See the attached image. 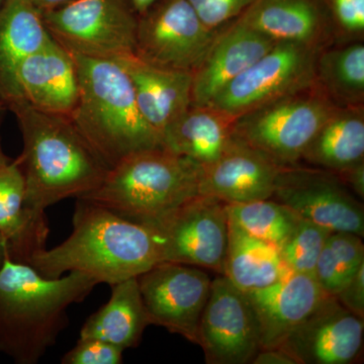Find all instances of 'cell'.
<instances>
[{
	"label": "cell",
	"instance_id": "obj_1",
	"mask_svg": "<svg viewBox=\"0 0 364 364\" xmlns=\"http://www.w3.org/2000/svg\"><path fill=\"white\" fill-rule=\"evenodd\" d=\"M73 229L65 241L44 248L28 264L48 279L77 272L109 286L138 277L162 262L156 235L151 228L85 200L76 198Z\"/></svg>",
	"mask_w": 364,
	"mask_h": 364
},
{
	"label": "cell",
	"instance_id": "obj_2",
	"mask_svg": "<svg viewBox=\"0 0 364 364\" xmlns=\"http://www.w3.org/2000/svg\"><path fill=\"white\" fill-rule=\"evenodd\" d=\"M7 109L23 136V152L16 161L25 181L26 207L46 215L55 203L81 198L102 183L109 166L70 117L41 111L23 100Z\"/></svg>",
	"mask_w": 364,
	"mask_h": 364
},
{
	"label": "cell",
	"instance_id": "obj_3",
	"mask_svg": "<svg viewBox=\"0 0 364 364\" xmlns=\"http://www.w3.org/2000/svg\"><path fill=\"white\" fill-rule=\"evenodd\" d=\"M97 284L77 272L48 279L6 257L0 267V353L18 364L39 363L68 326L69 306L85 301Z\"/></svg>",
	"mask_w": 364,
	"mask_h": 364
},
{
	"label": "cell",
	"instance_id": "obj_4",
	"mask_svg": "<svg viewBox=\"0 0 364 364\" xmlns=\"http://www.w3.org/2000/svg\"><path fill=\"white\" fill-rule=\"evenodd\" d=\"M70 54L79 83L78 102L70 119L109 168L132 153L163 147L139 111L124 66L114 60Z\"/></svg>",
	"mask_w": 364,
	"mask_h": 364
},
{
	"label": "cell",
	"instance_id": "obj_5",
	"mask_svg": "<svg viewBox=\"0 0 364 364\" xmlns=\"http://www.w3.org/2000/svg\"><path fill=\"white\" fill-rule=\"evenodd\" d=\"M202 171L198 163L164 147L138 151L119 160L97 188L78 198L151 228L200 195Z\"/></svg>",
	"mask_w": 364,
	"mask_h": 364
},
{
	"label": "cell",
	"instance_id": "obj_6",
	"mask_svg": "<svg viewBox=\"0 0 364 364\" xmlns=\"http://www.w3.org/2000/svg\"><path fill=\"white\" fill-rule=\"evenodd\" d=\"M337 105L316 82L237 119L234 136L282 167L299 164Z\"/></svg>",
	"mask_w": 364,
	"mask_h": 364
},
{
	"label": "cell",
	"instance_id": "obj_7",
	"mask_svg": "<svg viewBox=\"0 0 364 364\" xmlns=\"http://www.w3.org/2000/svg\"><path fill=\"white\" fill-rule=\"evenodd\" d=\"M67 51L95 59L136 55L138 18L124 0H71L41 14Z\"/></svg>",
	"mask_w": 364,
	"mask_h": 364
},
{
	"label": "cell",
	"instance_id": "obj_8",
	"mask_svg": "<svg viewBox=\"0 0 364 364\" xmlns=\"http://www.w3.org/2000/svg\"><path fill=\"white\" fill-rule=\"evenodd\" d=\"M318 52L296 43H275L208 105L239 117L306 90L317 82L316 62Z\"/></svg>",
	"mask_w": 364,
	"mask_h": 364
},
{
	"label": "cell",
	"instance_id": "obj_9",
	"mask_svg": "<svg viewBox=\"0 0 364 364\" xmlns=\"http://www.w3.org/2000/svg\"><path fill=\"white\" fill-rule=\"evenodd\" d=\"M161 259L223 275L229 233L227 203L198 195L151 227Z\"/></svg>",
	"mask_w": 364,
	"mask_h": 364
},
{
	"label": "cell",
	"instance_id": "obj_10",
	"mask_svg": "<svg viewBox=\"0 0 364 364\" xmlns=\"http://www.w3.org/2000/svg\"><path fill=\"white\" fill-rule=\"evenodd\" d=\"M218 31L205 26L188 0H160L138 18L136 55L152 65L193 73Z\"/></svg>",
	"mask_w": 364,
	"mask_h": 364
},
{
	"label": "cell",
	"instance_id": "obj_11",
	"mask_svg": "<svg viewBox=\"0 0 364 364\" xmlns=\"http://www.w3.org/2000/svg\"><path fill=\"white\" fill-rule=\"evenodd\" d=\"M272 198L329 231L364 237L363 203L335 172L299 164L282 167Z\"/></svg>",
	"mask_w": 364,
	"mask_h": 364
},
{
	"label": "cell",
	"instance_id": "obj_12",
	"mask_svg": "<svg viewBox=\"0 0 364 364\" xmlns=\"http://www.w3.org/2000/svg\"><path fill=\"white\" fill-rule=\"evenodd\" d=\"M196 345L208 364L252 363L260 350V326L250 299L224 275L212 280Z\"/></svg>",
	"mask_w": 364,
	"mask_h": 364
},
{
	"label": "cell",
	"instance_id": "obj_13",
	"mask_svg": "<svg viewBox=\"0 0 364 364\" xmlns=\"http://www.w3.org/2000/svg\"><path fill=\"white\" fill-rule=\"evenodd\" d=\"M212 279L203 268L163 261L136 277L152 325L196 344Z\"/></svg>",
	"mask_w": 364,
	"mask_h": 364
},
{
	"label": "cell",
	"instance_id": "obj_14",
	"mask_svg": "<svg viewBox=\"0 0 364 364\" xmlns=\"http://www.w3.org/2000/svg\"><path fill=\"white\" fill-rule=\"evenodd\" d=\"M364 318L327 296L279 347L299 364H351L363 348Z\"/></svg>",
	"mask_w": 364,
	"mask_h": 364
},
{
	"label": "cell",
	"instance_id": "obj_15",
	"mask_svg": "<svg viewBox=\"0 0 364 364\" xmlns=\"http://www.w3.org/2000/svg\"><path fill=\"white\" fill-rule=\"evenodd\" d=\"M202 167L200 195L226 203L272 198L282 168L235 136L221 156Z\"/></svg>",
	"mask_w": 364,
	"mask_h": 364
},
{
	"label": "cell",
	"instance_id": "obj_16",
	"mask_svg": "<svg viewBox=\"0 0 364 364\" xmlns=\"http://www.w3.org/2000/svg\"><path fill=\"white\" fill-rule=\"evenodd\" d=\"M235 21L277 43H296L318 51L337 44L331 18L318 0H254Z\"/></svg>",
	"mask_w": 364,
	"mask_h": 364
},
{
	"label": "cell",
	"instance_id": "obj_17",
	"mask_svg": "<svg viewBox=\"0 0 364 364\" xmlns=\"http://www.w3.org/2000/svg\"><path fill=\"white\" fill-rule=\"evenodd\" d=\"M274 41L234 21L220 28L193 72L191 105L210 104L220 91L274 46Z\"/></svg>",
	"mask_w": 364,
	"mask_h": 364
},
{
	"label": "cell",
	"instance_id": "obj_18",
	"mask_svg": "<svg viewBox=\"0 0 364 364\" xmlns=\"http://www.w3.org/2000/svg\"><path fill=\"white\" fill-rule=\"evenodd\" d=\"M246 294L259 322L260 349L279 346L328 296L313 275L294 272Z\"/></svg>",
	"mask_w": 364,
	"mask_h": 364
},
{
	"label": "cell",
	"instance_id": "obj_19",
	"mask_svg": "<svg viewBox=\"0 0 364 364\" xmlns=\"http://www.w3.org/2000/svg\"><path fill=\"white\" fill-rule=\"evenodd\" d=\"M18 82L23 100L41 111L71 117L77 105L79 83L73 57L53 38L23 60Z\"/></svg>",
	"mask_w": 364,
	"mask_h": 364
},
{
	"label": "cell",
	"instance_id": "obj_20",
	"mask_svg": "<svg viewBox=\"0 0 364 364\" xmlns=\"http://www.w3.org/2000/svg\"><path fill=\"white\" fill-rule=\"evenodd\" d=\"M130 76L139 111L161 139L191 105L193 73L147 63L136 55L117 60Z\"/></svg>",
	"mask_w": 364,
	"mask_h": 364
},
{
	"label": "cell",
	"instance_id": "obj_21",
	"mask_svg": "<svg viewBox=\"0 0 364 364\" xmlns=\"http://www.w3.org/2000/svg\"><path fill=\"white\" fill-rule=\"evenodd\" d=\"M51 39L42 16L28 0H4L0 6V100L6 109L23 100L18 82L21 64Z\"/></svg>",
	"mask_w": 364,
	"mask_h": 364
},
{
	"label": "cell",
	"instance_id": "obj_22",
	"mask_svg": "<svg viewBox=\"0 0 364 364\" xmlns=\"http://www.w3.org/2000/svg\"><path fill=\"white\" fill-rule=\"evenodd\" d=\"M237 119L210 105H191L165 132L163 147L205 166L233 142Z\"/></svg>",
	"mask_w": 364,
	"mask_h": 364
},
{
	"label": "cell",
	"instance_id": "obj_23",
	"mask_svg": "<svg viewBox=\"0 0 364 364\" xmlns=\"http://www.w3.org/2000/svg\"><path fill=\"white\" fill-rule=\"evenodd\" d=\"M49 232L46 215L26 207L25 181L14 159L0 169V234L9 245V257L28 264L33 254L46 248Z\"/></svg>",
	"mask_w": 364,
	"mask_h": 364
},
{
	"label": "cell",
	"instance_id": "obj_24",
	"mask_svg": "<svg viewBox=\"0 0 364 364\" xmlns=\"http://www.w3.org/2000/svg\"><path fill=\"white\" fill-rule=\"evenodd\" d=\"M109 301L85 321L80 338L102 340L126 349L140 344L144 331L152 325L144 306L136 277L112 284Z\"/></svg>",
	"mask_w": 364,
	"mask_h": 364
},
{
	"label": "cell",
	"instance_id": "obj_25",
	"mask_svg": "<svg viewBox=\"0 0 364 364\" xmlns=\"http://www.w3.org/2000/svg\"><path fill=\"white\" fill-rule=\"evenodd\" d=\"M363 107H335L309 144L301 160L335 173L364 161Z\"/></svg>",
	"mask_w": 364,
	"mask_h": 364
},
{
	"label": "cell",
	"instance_id": "obj_26",
	"mask_svg": "<svg viewBox=\"0 0 364 364\" xmlns=\"http://www.w3.org/2000/svg\"><path fill=\"white\" fill-rule=\"evenodd\" d=\"M279 249L229 220L223 275L244 293L270 286L289 274Z\"/></svg>",
	"mask_w": 364,
	"mask_h": 364
},
{
	"label": "cell",
	"instance_id": "obj_27",
	"mask_svg": "<svg viewBox=\"0 0 364 364\" xmlns=\"http://www.w3.org/2000/svg\"><path fill=\"white\" fill-rule=\"evenodd\" d=\"M316 78L337 107H359L364 102L363 41L338 43L318 52Z\"/></svg>",
	"mask_w": 364,
	"mask_h": 364
},
{
	"label": "cell",
	"instance_id": "obj_28",
	"mask_svg": "<svg viewBox=\"0 0 364 364\" xmlns=\"http://www.w3.org/2000/svg\"><path fill=\"white\" fill-rule=\"evenodd\" d=\"M363 239L347 232L330 233L314 272L316 282L328 296H336L364 265Z\"/></svg>",
	"mask_w": 364,
	"mask_h": 364
},
{
	"label": "cell",
	"instance_id": "obj_29",
	"mask_svg": "<svg viewBox=\"0 0 364 364\" xmlns=\"http://www.w3.org/2000/svg\"><path fill=\"white\" fill-rule=\"evenodd\" d=\"M228 218L244 231L279 248L299 219L294 210L273 198L227 203Z\"/></svg>",
	"mask_w": 364,
	"mask_h": 364
},
{
	"label": "cell",
	"instance_id": "obj_30",
	"mask_svg": "<svg viewBox=\"0 0 364 364\" xmlns=\"http://www.w3.org/2000/svg\"><path fill=\"white\" fill-rule=\"evenodd\" d=\"M330 233L331 231L326 228L301 218L293 232L277 248L289 272L314 277L318 256Z\"/></svg>",
	"mask_w": 364,
	"mask_h": 364
},
{
	"label": "cell",
	"instance_id": "obj_31",
	"mask_svg": "<svg viewBox=\"0 0 364 364\" xmlns=\"http://www.w3.org/2000/svg\"><path fill=\"white\" fill-rule=\"evenodd\" d=\"M331 18L337 44L363 40L364 0H318Z\"/></svg>",
	"mask_w": 364,
	"mask_h": 364
},
{
	"label": "cell",
	"instance_id": "obj_32",
	"mask_svg": "<svg viewBox=\"0 0 364 364\" xmlns=\"http://www.w3.org/2000/svg\"><path fill=\"white\" fill-rule=\"evenodd\" d=\"M124 349L102 340L80 338L77 344L64 354L63 364H121Z\"/></svg>",
	"mask_w": 364,
	"mask_h": 364
},
{
	"label": "cell",
	"instance_id": "obj_33",
	"mask_svg": "<svg viewBox=\"0 0 364 364\" xmlns=\"http://www.w3.org/2000/svg\"><path fill=\"white\" fill-rule=\"evenodd\" d=\"M208 28L218 31L240 16L254 0H188Z\"/></svg>",
	"mask_w": 364,
	"mask_h": 364
},
{
	"label": "cell",
	"instance_id": "obj_34",
	"mask_svg": "<svg viewBox=\"0 0 364 364\" xmlns=\"http://www.w3.org/2000/svg\"><path fill=\"white\" fill-rule=\"evenodd\" d=\"M335 298L345 309L364 318V265L359 268Z\"/></svg>",
	"mask_w": 364,
	"mask_h": 364
},
{
	"label": "cell",
	"instance_id": "obj_35",
	"mask_svg": "<svg viewBox=\"0 0 364 364\" xmlns=\"http://www.w3.org/2000/svg\"><path fill=\"white\" fill-rule=\"evenodd\" d=\"M345 186L358 196L359 200L364 198V161L353 165L349 168L336 173Z\"/></svg>",
	"mask_w": 364,
	"mask_h": 364
},
{
	"label": "cell",
	"instance_id": "obj_36",
	"mask_svg": "<svg viewBox=\"0 0 364 364\" xmlns=\"http://www.w3.org/2000/svg\"><path fill=\"white\" fill-rule=\"evenodd\" d=\"M253 364H299L282 347H272V348H262L256 354L252 360Z\"/></svg>",
	"mask_w": 364,
	"mask_h": 364
},
{
	"label": "cell",
	"instance_id": "obj_37",
	"mask_svg": "<svg viewBox=\"0 0 364 364\" xmlns=\"http://www.w3.org/2000/svg\"><path fill=\"white\" fill-rule=\"evenodd\" d=\"M41 14L63 6L71 0H28Z\"/></svg>",
	"mask_w": 364,
	"mask_h": 364
},
{
	"label": "cell",
	"instance_id": "obj_38",
	"mask_svg": "<svg viewBox=\"0 0 364 364\" xmlns=\"http://www.w3.org/2000/svg\"><path fill=\"white\" fill-rule=\"evenodd\" d=\"M134 9L139 16L147 13L157 0H131Z\"/></svg>",
	"mask_w": 364,
	"mask_h": 364
},
{
	"label": "cell",
	"instance_id": "obj_39",
	"mask_svg": "<svg viewBox=\"0 0 364 364\" xmlns=\"http://www.w3.org/2000/svg\"><path fill=\"white\" fill-rule=\"evenodd\" d=\"M4 111H0V128H1L2 123V116H4ZM14 160L11 158L7 156L6 153H4V149H2L1 145V136H0V169L4 168L7 165L11 164Z\"/></svg>",
	"mask_w": 364,
	"mask_h": 364
},
{
	"label": "cell",
	"instance_id": "obj_40",
	"mask_svg": "<svg viewBox=\"0 0 364 364\" xmlns=\"http://www.w3.org/2000/svg\"><path fill=\"white\" fill-rule=\"evenodd\" d=\"M9 256V245L6 239L4 238L1 234H0V267H1L4 261L6 260V257Z\"/></svg>",
	"mask_w": 364,
	"mask_h": 364
},
{
	"label": "cell",
	"instance_id": "obj_41",
	"mask_svg": "<svg viewBox=\"0 0 364 364\" xmlns=\"http://www.w3.org/2000/svg\"><path fill=\"white\" fill-rule=\"evenodd\" d=\"M4 109H6V105H4V102L0 100V111H4Z\"/></svg>",
	"mask_w": 364,
	"mask_h": 364
},
{
	"label": "cell",
	"instance_id": "obj_42",
	"mask_svg": "<svg viewBox=\"0 0 364 364\" xmlns=\"http://www.w3.org/2000/svg\"><path fill=\"white\" fill-rule=\"evenodd\" d=\"M2 2H4V0H0V6H1Z\"/></svg>",
	"mask_w": 364,
	"mask_h": 364
}]
</instances>
